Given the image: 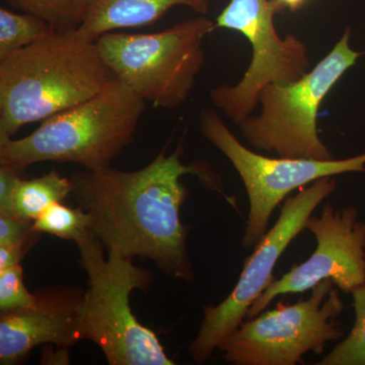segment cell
<instances>
[{
  "mask_svg": "<svg viewBox=\"0 0 365 365\" xmlns=\"http://www.w3.org/2000/svg\"><path fill=\"white\" fill-rule=\"evenodd\" d=\"M181 145L170 155L167 148L145 167L131 172L109 167L79 170L71 177V197L90 216L91 232L107 254L150 260L174 279H195L187 249L188 230L181 208L188 189L185 175H195L207 189L222 195V182L205 163L184 165Z\"/></svg>",
  "mask_w": 365,
  "mask_h": 365,
  "instance_id": "6da1fadb",
  "label": "cell"
},
{
  "mask_svg": "<svg viewBox=\"0 0 365 365\" xmlns=\"http://www.w3.org/2000/svg\"><path fill=\"white\" fill-rule=\"evenodd\" d=\"M114 78L97 40L78 29L55 31L0 58V136L85 102Z\"/></svg>",
  "mask_w": 365,
  "mask_h": 365,
  "instance_id": "7a4b0ae2",
  "label": "cell"
},
{
  "mask_svg": "<svg viewBox=\"0 0 365 365\" xmlns=\"http://www.w3.org/2000/svg\"><path fill=\"white\" fill-rule=\"evenodd\" d=\"M145 101L114 78L100 93L41 122L23 138L0 136V165L25 172L43 162L111 167L134 141Z\"/></svg>",
  "mask_w": 365,
  "mask_h": 365,
  "instance_id": "3957f363",
  "label": "cell"
},
{
  "mask_svg": "<svg viewBox=\"0 0 365 365\" xmlns=\"http://www.w3.org/2000/svg\"><path fill=\"white\" fill-rule=\"evenodd\" d=\"M79 263L88 278L81 309V337L101 348L110 365H174L157 334L137 319L130 307L135 289L148 292L153 273L133 259L107 254L90 234L78 242Z\"/></svg>",
  "mask_w": 365,
  "mask_h": 365,
  "instance_id": "277c9868",
  "label": "cell"
},
{
  "mask_svg": "<svg viewBox=\"0 0 365 365\" xmlns=\"http://www.w3.org/2000/svg\"><path fill=\"white\" fill-rule=\"evenodd\" d=\"M215 29L200 16L160 32L107 33L97 44L115 78L153 107L175 110L195 88L205 62L204 40Z\"/></svg>",
  "mask_w": 365,
  "mask_h": 365,
  "instance_id": "5b68a950",
  "label": "cell"
},
{
  "mask_svg": "<svg viewBox=\"0 0 365 365\" xmlns=\"http://www.w3.org/2000/svg\"><path fill=\"white\" fill-rule=\"evenodd\" d=\"M349 40L350 29H346L331 52L312 71L292 83H271L260 91V114L237 125L252 148L281 158H335L319 138L318 114L334 86L365 54L353 50Z\"/></svg>",
  "mask_w": 365,
  "mask_h": 365,
  "instance_id": "8992f818",
  "label": "cell"
},
{
  "mask_svg": "<svg viewBox=\"0 0 365 365\" xmlns=\"http://www.w3.org/2000/svg\"><path fill=\"white\" fill-rule=\"evenodd\" d=\"M343 309L332 281L323 280L309 299L278 302L275 309L242 322L217 349L235 365H294L307 353L323 354L327 343L342 337L337 318Z\"/></svg>",
  "mask_w": 365,
  "mask_h": 365,
  "instance_id": "52a82bcc",
  "label": "cell"
},
{
  "mask_svg": "<svg viewBox=\"0 0 365 365\" xmlns=\"http://www.w3.org/2000/svg\"><path fill=\"white\" fill-rule=\"evenodd\" d=\"M283 9L277 0H230L216 19L215 28L242 34L253 50L251 63L237 85L210 91L212 105L235 125L251 117L266 86L292 83L309 71L307 45L292 34L281 38L276 30L274 18Z\"/></svg>",
  "mask_w": 365,
  "mask_h": 365,
  "instance_id": "ba28073f",
  "label": "cell"
},
{
  "mask_svg": "<svg viewBox=\"0 0 365 365\" xmlns=\"http://www.w3.org/2000/svg\"><path fill=\"white\" fill-rule=\"evenodd\" d=\"M201 134L222 151L241 177L249 198V215L242 245L256 247L267 232L273 211L292 192L325 177L365 173V153L342 160L269 158L255 153L235 137L213 109L199 115Z\"/></svg>",
  "mask_w": 365,
  "mask_h": 365,
  "instance_id": "9c48e42d",
  "label": "cell"
},
{
  "mask_svg": "<svg viewBox=\"0 0 365 365\" xmlns=\"http://www.w3.org/2000/svg\"><path fill=\"white\" fill-rule=\"evenodd\" d=\"M336 185L333 177L322 178L285 199L277 222L247 258L232 292L218 306L204 307L202 324L189 346L190 355L196 364L207 361L218 345L239 328L250 307L275 280L273 270L280 257L304 230L314 209L335 191Z\"/></svg>",
  "mask_w": 365,
  "mask_h": 365,
  "instance_id": "30bf717a",
  "label": "cell"
},
{
  "mask_svg": "<svg viewBox=\"0 0 365 365\" xmlns=\"http://www.w3.org/2000/svg\"><path fill=\"white\" fill-rule=\"evenodd\" d=\"M304 230L316 237L314 254L274 280L250 307L247 319L265 311L275 297L302 294L323 280L332 281L344 294L365 285V222L359 220L356 208L327 204L319 216L307 220Z\"/></svg>",
  "mask_w": 365,
  "mask_h": 365,
  "instance_id": "8fae6325",
  "label": "cell"
},
{
  "mask_svg": "<svg viewBox=\"0 0 365 365\" xmlns=\"http://www.w3.org/2000/svg\"><path fill=\"white\" fill-rule=\"evenodd\" d=\"M35 294L33 307L0 313L1 365L19 364L37 346L69 348L83 341L81 287H44Z\"/></svg>",
  "mask_w": 365,
  "mask_h": 365,
  "instance_id": "7c38bea8",
  "label": "cell"
},
{
  "mask_svg": "<svg viewBox=\"0 0 365 365\" xmlns=\"http://www.w3.org/2000/svg\"><path fill=\"white\" fill-rule=\"evenodd\" d=\"M186 6L206 16L209 0H81L78 30L91 39L123 29L157 23L170 9Z\"/></svg>",
  "mask_w": 365,
  "mask_h": 365,
  "instance_id": "4fadbf2b",
  "label": "cell"
},
{
  "mask_svg": "<svg viewBox=\"0 0 365 365\" xmlns=\"http://www.w3.org/2000/svg\"><path fill=\"white\" fill-rule=\"evenodd\" d=\"M71 193V178L61 176L56 170L34 179L21 178L14 193V215L34 222L49 206L63 202Z\"/></svg>",
  "mask_w": 365,
  "mask_h": 365,
  "instance_id": "5bb4252c",
  "label": "cell"
},
{
  "mask_svg": "<svg viewBox=\"0 0 365 365\" xmlns=\"http://www.w3.org/2000/svg\"><path fill=\"white\" fill-rule=\"evenodd\" d=\"M49 23L34 14L0 9V58L35 44L55 32Z\"/></svg>",
  "mask_w": 365,
  "mask_h": 365,
  "instance_id": "9a60e30c",
  "label": "cell"
},
{
  "mask_svg": "<svg viewBox=\"0 0 365 365\" xmlns=\"http://www.w3.org/2000/svg\"><path fill=\"white\" fill-rule=\"evenodd\" d=\"M34 228L41 234L54 235L78 244L90 234V216L79 206L71 208L63 202H57L34 220Z\"/></svg>",
  "mask_w": 365,
  "mask_h": 365,
  "instance_id": "2e32d148",
  "label": "cell"
},
{
  "mask_svg": "<svg viewBox=\"0 0 365 365\" xmlns=\"http://www.w3.org/2000/svg\"><path fill=\"white\" fill-rule=\"evenodd\" d=\"M354 325L342 342L319 365H365V285L353 290Z\"/></svg>",
  "mask_w": 365,
  "mask_h": 365,
  "instance_id": "e0dca14e",
  "label": "cell"
},
{
  "mask_svg": "<svg viewBox=\"0 0 365 365\" xmlns=\"http://www.w3.org/2000/svg\"><path fill=\"white\" fill-rule=\"evenodd\" d=\"M7 4L39 16L56 31H68L79 26L81 0H4Z\"/></svg>",
  "mask_w": 365,
  "mask_h": 365,
  "instance_id": "ac0fdd59",
  "label": "cell"
},
{
  "mask_svg": "<svg viewBox=\"0 0 365 365\" xmlns=\"http://www.w3.org/2000/svg\"><path fill=\"white\" fill-rule=\"evenodd\" d=\"M21 265L0 272V313L33 307L36 294L29 292L24 283Z\"/></svg>",
  "mask_w": 365,
  "mask_h": 365,
  "instance_id": "d6986e66",
  "label": "cell"
},
{
  "mask_svg": "<svg viewBox=\"0 0 365 365\" xmlns=\"http://www.w3.org/2000/svg\"><path fill=\"white\" fill-rule=\"evenodd\" d=\"M41 235L34 228L33 220L16 215H0V247L36 245Z\"/></svg>",
  "mask_w": 365,
  "mask_h": 365,
  "instance_id": "ffe728a7",
  "label": "cell"
},
{
  "mask_svg": "<svg viewBox=\"0 0 365 365\" xmlns=\"http://www.w3.org/2000/svg\"><path fill=\"white\" fill-rule=\"evenodd\" d=\"M23 173L16 168L0 165V215H14V190L21 178H23Z\"/></svg>",
  "mask_w": 365,
  "mask_h": 365,
  "instance_id": "44dd1931",
  "label": "cell"
},
{
  "mask_svg": "<svg viewBox=\"0 0 365 365\" xmlns=\"http://www.w3.org/2000/svg\"><path fill=\"white\" fill-rule=\"evenodd\" d=\"M34 246V244H20L0 247V272L21 265V260Z\"/></svg>",
  "mask_w": 365,
  "mask_h": 365,
  "instance_id": "7402d4cb",
  "label": "cell"
},
{
  "mask_svg": "<svg viewBox=\"0 0 365 365\" xmlns=\"http://www.w3.org/2000/svg\"><path fill=\"white\" fill-rule=\"evenodd\" d=\"M278 2L284 7V9H289L292 11H297L300 7L304 6L307 0H277Z\"/></svg>",
  "mask_w": 365,
  "mask_h": 365,
  "instance_id": "603a6c76",
  "label": "cell"
}]
</instances>
